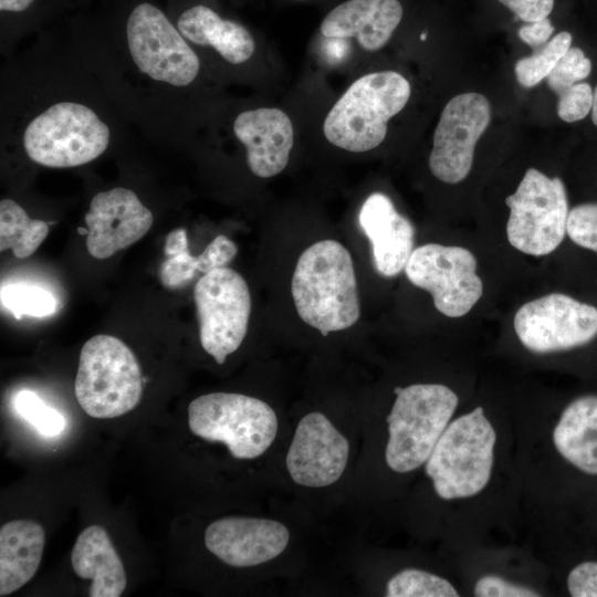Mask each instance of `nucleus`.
Wrapping results in <instances>:
<instances>
[{
  "mask_svg": "<svg viewBox=\"0 0 597 597\" xmlns=\"http://www.w3.org/2000/svg\"><path fill=\"white\" fill-rule=\"evenodd\" d=\"M409 82L394 71L366 74L356 80L326 115L323 132L334 146L364 153L379 146L389 119L407 104Z\"/></svg>",
  "mask_w": 597,
  "mask_h": 597,
  "instance_id": "f03ea898",
  "label": "nucleus"
},
{
  "mask_svg": "<svg viewBox=\"0 0 597 597\" xmlns=\"http://www.w3.org/2000/svg\"><path fill=\"white\" fill-rule=\"evenodd\" d=\"M293 1L305 2V1H308V0H293Z\"/></svg>",
  "mask_w": 597,
  "mask_h": 597,
  "instance_id": "a19ab883",
  "label": "nucleus"
},
{
  "mask_svg": "<svg viewBox=\"0 0 597 597\" xmlns=\"http://www.w3.org/2000/svg\"><path fill=\"white\" fill-rule=\"evenodd\" d=\"M36 0H0L2 13H23L30 10Z\"/></svg>",
  "mask_w": 597,
  "mask_h": 597,
  "instance_id": "58836bf2",
  "label": "nucleus"
},
{
  "mask_svg": "<svg viewBox=\"0 0 597 597\" xmlns=\"http://www.w3.org/2000/svg\"><path fill=\"white\" fill-rule=\"evenodd\" d=\"M233 133L247 150L253 175L273 177L286 167L294 142L290 117L279 108H256L240 113Z\"/></svg>",
  "mask_w": 597,
  "mask_h": 597,
  "instance_id": "f3484780",
  "label": "nucleus"
},
{
  "mask_svg": "<svg viewBox=\"0 0 597 597\" xmlns=\"http://www.w3.org/2000/svg\"><path fill=\"white\" fill-rule=\"evenodd\" d=\"M107 124L90 106L74 101L54 103L31 118L22 145L35 164L71 168L88 164L109 145Z\"/></svg>",
  "mask_w": 597,
  "mask_h": 597,
  "instance_id": "423d86ee",
  "label": "nucleus"
},
{
  "mask_svg": "<svg viewBox=\"0 0 597 597\" xmlns=\"http://www.w3.org/2000/svg\"><path fill=\"white\" fill-rule=\"evenodd\" d=\"M557 452L578 470L597 475V396L573 400L553 431Z\"/></svg>",
  "mask_w": 597,
  "mask_h": 597,
  "instance_id": "5701e85b",
  "label": "nucleus"
},
{
  "mask_svg": "<svg viewBox=\"0 0 597 597\" xmlns=\"http://www.w3.org/2000/svg\"><path fill=\"white\" fill-rule=\"evenodd\" d=\"M45 544L43 527L31 520H14L0 528V596L20 589L36 573Z\"/></svg>",
  "mask_w": 597,
  "mask_h": 597,
  "instance_id": "4be33fe9",
  "label": "nucleus"
},
{
  "mask_svg": "<svg viewBox=\"0 0 597 597\" xmlns=\"http://www.w3.org/2000/svg\"><path fill=\"white\" fill-rule=\"evenodd\" d=\"M404 17L399 0H344L333 7L320 25L325 39H355L366 51L385 46Z\"/></svg>",
  "mask_w": 597,
  "mask_h": 597,
  "instance_id": "a211bd4d",
  "label": "nucleus"
},
{
  "mask_svg": "<svg viewBox=\"0 0 597 597\" xmlns=\"http://www.w3.org/2000/svg\"><path fill=\"white\" fill-rule=\"evenodd\" d=\"M567 589L574 597H597V562H584L567 576Z\"/></svg>",
  "mask_w": 597,
  "mask_h": 597,
  "instance_id": "f704fd0d",
  "label": "nucleus"
},
{
  "mask_svg": "<svg viewBox=\"0 0 597 597\" xmlns=\"http://www.w3.org/2000/svg\"><path fill=\"white\" fill-rule=\"evenodd\" d=\"M510 209L506 235L525 254L542 256L562 243L567 227L568 201L564 182L528 168L514 193L505 198Z\"/></svg>",
  "mask_w": 597,
  "mask_h": 597,
  "instance_id": "1a4fd4ad",
  "label": "nucleus"
},
{
  "mask_svg": "<svg viewBox=\"0 0 597 597\" xmlns=\"http://www.w3.org/2000/svg\"><path fill=\"white\" fill-rule=\"evenodd\" d=\"M237 254V245L223 234L217 235L197 256L198 272L206 274L227 266Z\"/></svg>",
  "mask_w": 597,
  "mask_h": 597,
  "instance_id": "473e14b6",
  "label": "nucleus"
},
{
  "mask_svg": "<svg viewBox=\"0 0 597 597\" xmlns=\"http://www.w3.org/2000/svg\"><path fill=\"white\" fill-rule=\"evenodd\" d=\"M164 245V252L167 256H172L189 251L186 230L178 228L169 232L166 237Z\"/></svg>",
  "mask_w": 597,
  "mask_h": 597,
  "instance_id": "4c0bfd02",
  "label": "nucleus"
},
{
  "mask_svg": "<svg viewBox=\"0 0 597 597\" xmlns=\"http://www.w3.org/2000/svg\"><path fill=\"white\" fill-rule=\"evenodd\" d=\"M289 538L284 524L244 516L217 520L205 532L208 551L234 567L255 566L275 558L285 549Z\"/></svg>",
  "mask_w": 597,
  "mask_h": 597,
  "instance_id": "dca6fc26",
  "label": "nucleus"
},
{
  "mask_svg": "<svg viewBox=\"0 0 597 597\" xmlns=\"http://www.w3.org/2000/svg\"><path fill=\"white\" fill-rule=\"evenodd\" d=\"M473 593L478 597H536L540 594L528 587L512 583L496 575L480 577Z\"/></svg>",
  "mask_w": 597,
  "mask_h": 597,
  "instance_id": "72a5a7b5",
  "label": "nucleus"
},
{
  "mask_svg": "<svg viewBox=\"0 0 597 597\" xmlns=\"http://www.w3.org/2000/svg\"><path fill=\"white\" fill-rule=\"evenodd\" d=\"M594 92L586 82H578L558 94L557 114L567 123L585 118L593 108Z\"/></svg>",
  "mask_w": 597,
  "mask_h": 597,
  "instance_id": "7c9ffc66",
  "label": "nucleus"
},
{
  "mask_svg": "<svg viewBox=\"0 0 597 597\" xmlns=\"http://www.w3.org/2000/svg\"><path fill=\"white\" fill-rule=\"evenodd\" d=\"M202 348L218 364L242 344L251 314V295L243 276L230 268L203 274L193 289Z\"/></svg>",
  "mask_w": 597,
  "mask_h": 597,
  "instance_id": "9d476101",
  "label": "nucleus"
},
{
  "mask_svg": "<svg viewBox=\"0 0 597 597\" xmlns=\"http://www.w3.org/2000/svg\"><path fill=\"white\" fill-rule=\"evenodd\" d=\"M509 8L517 18L525 22H535L545 18L552 12L554 0H499Z\"/></svg>",
  "mask_w": 597,
  "mask_h": 597,
  "instance_id": "c9c22d12",
  "label": "nucleus"
},
{
  "mask_svg": "<svg viewBox=\"0 0 597 597\" xmlns=\"http://www.w3.org/2000/svg\"><path fill=\"white\" fill-rule=\"evenodd\" d=\"M513 325L522 345L534 353L567 350L597 336V308L566 294L552 293L523 304Z\"/></svg>",
  "mask_w": 597,
  "mask_h": 597,
  "instance_id": "f8f14e48",
  "label": "nucleus"
},
{
  "mask_svg": "<svg viewBox=\"0 0 597 597\" xmlns=\"http://www.w3.org/2000/svg\"><path fill=\"white\" fill-rule=\"evenodd\" d=\"M476 266V259L465 248L427 243L413 249L405 273L410 283L431 294L441 314L461 317L483 294Z\"/></svg>",
  "mask_w": 597,
  "mask_h": 597,
  "instance_id": "9b49d317",
  "label": "nucleus"
},
{
  "mask_svg": "<svg viewBox=\"0 0 597 597\" xmlns=\"http://www.w3.org/2000/svg\"><path fill=\"white\" fill-rule=\"evenodd\" d=\"M566 233L577 245L597 253V203L574 207L568 213Z\"/></svg>",
  "mask_w": 597,
  "mask_h": 597,
  "instance_id": "c756f323",
  "label": "nucleus"
},
{
  "mask_svg": "<svg viewBox=\"0 0 597 597\" xmlns=\"http://www.w3.org/2000/svg\"><path fill=\"white\" fill-rule=\"evenodd\" d=\"M495 442V430L480 406L450 421L425 468L438 496L479 494L491 479Z\"/></svg>",
  "mask_w": 597,
  "mask_h": 597,
  "instance_id": "7ed1b4c3",
  "label": "nucleus"
},
{
  "mask_svg": "<svg viewBox=\"0 0 597 597\" xmlns=\"http://www.w3.org/2000/svg\"><path fill=\"white\" fill-rule=\"evenodd\" d=\"M197 272V256L186 251L167 256L160 269V281L168 289H177L188 284Z\"/></svg>",
  "mask_w": 597,
  "mask_h": 597,
  "instance_id": "2f4dec72",
  "label": "nucleus"
},
{
  "mask_svg": "<svg viewBox=\"0 0 597 597\" xmlns=\"http://www.w3.org/2000/svg\"><path fill=\"white\" fill-rule=\"evenodd\" d=\"M125 36L133 63L150 80L184 87L198 76L197 53L156 4L143 1L134 6L126 19Z\"/></svg>",
  "mask_w": 597,
  "mask_h": 597,
  "instance_id": "6e6552de",
  "label": "nucleus"
},
{
  "mask_svg": "<svg viewBox=\"0 0 597 597\" xmlns=\"http://www.w3.org/2000/svg\"><path fill=\"white\" fill-rule=\"evenodd\" d=\"M175 24L189 43L210 46L231 64H242L254 53L251 32L242 23L221 17L209 4L199 2L185 8Z\"/></svg>",
  "mask_w": 597,
  "mask_h": 597,
  "instance_id": "aec40b11",
  "label": "nucleus"
},
{
  "mask_svg": "<svg viewBox=\"0 0 597 597\" xmlns=\"http://www.w3.org/2000/svg\"><path fill=\"white\" fill-rule=\"evenodd\" d=\"M2 307L8 310L17 320L23 316L45 317L56 311L54 295L36 285L11 283L3 285L0 291Z\"/></svg>",
  "mask_w": 597,
  "mask_h": 597,
  "instance_id": "a878e982",
  "label": "nucleus"
},
{
  "mask_svg": "<svg viewBox=\"0 0 597 597\" xmlns=\"http://www.w3.org/2000/svg\"><path fill=\"white\" fill-rule=\"evenodd\" d=\"M74 394L93 418H116L133 410L143 395L142 370L133 350L115 336L91 337L81 349Z\"/></svg>",
  "mask_w": 597,
  "mask_h": 597,
  "instance_id": "39448f33",
  "label": "nucleus"
},
{
  "mask_svg": "<svg viewBox=\"0 0 597 597\" xmlns=\"http://www.w3.org/2000/svg\"><path fill=\"white\" fill-rule=\"evenodd\" d=\"M84 220L87 251L103 260L140 240L154 216L133 190L116 187L92 198Z\"/></svg>",
  "mask_w": 597,
  "mask_h": 597,
  "instance_id": "4468645a",
  "label": "nucleus"
},
{
  "mask_svg": "<svg viewBox=\"0 0 597 597\" xmlns=\"http://www.w3.org/2000/svg\"><path fill=\"white\" fill-rule=\"evenodd\" d=\"M396 399L387 416L389 438L385 459L398 473L426 463L450 423L459 398L441 384H413L394 389Z\"/></svg>",
  "mask_w": 597,
  "mask_h": 597,
  "instance_id": "20e7f679",
  "label": "nucleus"
},
{
  "mask_svg": "<svg viewBox=\"0 0 597 597\" xmlns=\"http://www.w3.org/2000/svg\"><path fill=\"white\" fill-rule=\"evenodd\" d=\"M554 32V27L548 18L530 22L519 29L520 39L533 49H541Z\"/></svg>",
  "mask_w": 597,
  "mask_h": 597,
  "instance_id": "e433bc0d",
  "label": "nucleus"
},
{
  "mask_svg": "<svg viewBox=\"0 0 597 597\" xmlns=\"http://www.w3.org/2000/svg\"><path fill=\"white\" fill-rule=\"evenodd\" d=\"M591 72V61L576 46H570L546 77L547 85L557 95L582 82Z\"/></svg>",
  "mask_w": 597,
  "mask_h": 597,
  "instance_id": "c85d7f7f",
  "label": "nucleus"
},
{
  "mask_svg": "<svg viewBox=\"0 0 597 597\" xmlns=\"http://www.w3.org/2000/svg\"><path fill=\"white\" fill-rule=\"evenodd\" d=\"M591 119L594 124L597 126V86L594 91V102H593V108H591Z\"/></svg>",
  "mask_w": 597,
  "mask_h": 597,
  "instance_id": "ea45409f",
  "label": "nucleus"
},
{
  "mask_svg": "<svg viewBox=\"0 0 597 597\" xmlns=\"http://www.w3.org/2000/svg\"><path fill=\"white\" fill-rule=\"evenodd\" d=\"M14 410L38 432L45 437H54L65 429V418L56 409L48 406L35 392L23 389L13 399Z\"/></svg>",
  "mask_w": 597,
  "mask_h": 597,
  "instance_id": "cd10ccee",
  "label": "nucleus"
},
{
  "mask_svg": "<svg viewBox=\"0 0 597 597\" xmlns=\"http://www.w3.org/2000/svg\"><path fill=\"white\" fill-rule=\"evenodd\" d=\"M191 432L224 443L235 459H254L272 444L277 432L274 410L264 401L241 394L211 392L188 406Z\"/></svg>",
  "mask_w": 597,
  "mask_h": 597,
  "instance_id": "0eeeda50",
  "label": "nucleus"
},
{
  "mask_svg": "<svg viewBox=\"0 0 597 597\" xmlns=\"http://www.w3.org/2000/svg\"><path fill=\"white\" fill-rule=\"evenodd\" d=\"M349 453L347 439L321 412L298 422L286 454L287 471L297 484L322 488L343 474Z\"/></svg>",
  "mask_w": 597,
  "mask_h": 597,
  "instance_id": "2eb2a0df",
  "label": "nucleus"
},
{
  "mask_svg": "<svg viewBox=\"0 0 597 597\" xmlns=\"http://www.w3.org/2000/svg\"><path fill=\"white\" fill-rule=\"evenodd\" d=\"M358 221L371 243L376 271L391 277L405 270L413 251L415 228L390 198L381 192L368 196Z\"/></svg>",
  "mask_w": 597,
  "mask_h": 597,
  "instance_id": "6ab92c4d",
  "label": "nucleus"
},
{
  "mask_svg": "<svg viewBox=\"0 0 597 597\" xmlns=\"http://www.w3.org/2000/svg\"><path fill=\"white\" fill-rule=\"evenodd\" d=\"M570 44L572 34L563 31L532 55L520 59L514 67L517 82L526 88L537 85L552 73Z\"/></svg>",
  "mask_w": 597,
  "mask_h": 597,
  "instance_id": "393cba45",
  "label": "nucleus"
},
{
  "mask_svg": "<svg viewBox=\"0 0 597 597\" xmlns=\"http://www.w3.org/2000/svg\"><path fill=\"white\" fill-rule=\"evenodd\" d=\"M491 121V106L480 93H463L444 106L433 134L429 168L446 182L467 178L473 165L474 148Z\"/></svg>",
  "mask_w": 597,
  "mask_h": 597,
  "instance_id": "ddd939ff",
  "label": "nucleus"
},
{
  "mask_svg": "<svg viewBox=\"0 0 597 597\" xmlns=\"http://www.w3.org/2000/svg\"><path fill=\"white\" fill-rule=\"evenodd\" d=\"M49 233V223L32 219L12 199L0 201V251L11 250L15 258L33 254Z\"/></svg>",
  "mask_w": 597,
  "mask_h": 597,
  "instance_id": "b1692460",
  "label": "nucleus"
},
{
  "mask_svg": "<svg viewBox=\"0 0 597 597\" xmlns=\"http://www.w3.org/2000/svg\"><path fill=\"white\" fill-rule=\"evenodd\" d=\"M388 597H457L458 590L446 578L436 574L406 568L387 583Z\"/></svg>",
  "mask_w": 597,
  "mask_h": 597,
  "instance_id": "bb28decb",
  "label": "nucleus"
},
{
  "mask_svg": "<svg viewBox=\"0 0 597 597\" xmlns=\"http://www.w3.org/2000/svg\"><path fill=\"white\" fill-rule=\"evenodd\" d=\"M74 573L91 579L88 596L118 597L126 588L123 562L105 528L91 525L76 538L71 554Z\"/></svg>",
  "mask_w": 597,
  "mask_h": 597,
  "instance_id": "412c9836",
  "label": "nucleus"
},
{
  "mask_svg": "<svg viewBox=\"0 0 597 597\" xmlns=\"http://www.w3.org/2000/svg\"><path fill=\"white\" fill-rule=\"evenodd\" d=\"M291 292L301 320L323 336L346 329L359 318L353 260L335 240L315 242L300 255Z\"/></svg>",
  "mask_w": 597,
  "mask_h": 597,
  "instance_id": "f257e3e1",
  "label": "nucleus"
}]
</instances>
